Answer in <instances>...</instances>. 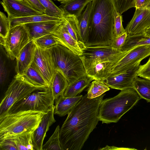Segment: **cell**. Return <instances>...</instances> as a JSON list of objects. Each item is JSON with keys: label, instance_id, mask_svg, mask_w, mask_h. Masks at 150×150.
<instances>
[{"label": "cell", "instance_id": "obj_1", "mask_svg": "<svg viewBox=\"0 0 150 150\" xmlns=\"http://www.w3.org/2000/svg\"><path fill=\"white\" fill-rule=\"evenodd\" d=\"M105 94L89 99L83 96L68 114L59 131L63 150H80L99 121L100 104Z\"/></svg>", "mask_w": 150, "mask_h": 150}, {"label": "cell", "instance_id": "obj_2", "mask_svg": "<svg viewBox=\"0 0 150 150\" xmlns=\"http://www.w3.org/2000/svg\"><path fill=\"white\" fill-rule=\"evenodd\" d=\"M116 11L114 0H92L86 47L111 45Z\"/></svg>", "mask_w": 150, "mask_h": 150}, {"label": "cell", "instance_id": "obj_3", "mask_svg": "<svg viewBox=\"0 0 150 150\" xmlns=\"http://www.w3.org/2000/svg\"><path fill=\"white\" fill-rule=\"evenodd\" d=\"M141 99L132 87L121 90L114 97L103 100L99 110V121L102 123L117 122Z\"/></svg>", "mask_w": 150, "mask_h": 150}, {"label": "cell", "instance_id": "obj_4", "mask_svg": "<svg viewBox=\"0 0 150 150\" xmlns=\"http://www.w3.org/2000/svg\"><path fill=\"white\" fill-rule=\"evenodd\" d=\"M49 49L56 70L63 74L69 84L86 75L79 55L59 44Z\"/></svg>", "mask_w": 150, "mask_h": 150}, {"label": "cell", "instance_id": "obj_5", "mask_svg": "<svg viewBox=\"0 0 150 150\" xmlns=\"http://www.w3.org/2000/svg\"><path fill=\"white\" fill-rule=\"evenodd\" d=\"M44 114L30 111L7 115L0 119V140L23 133H33Z\"/></svg>", "mask_w": 150, "mask_h": 150}, {"label": "cell", "instance_id": "obj_6", "mask_svg": "<svg viewBox=\"0 0 150 150\" xmlns=\"http://www.w3.org/2000/svg\"><path fill=\"white\" fill-rule=\"evenodd\" d=\"M54 100L50 87L38 90L15 103L7 115L30 111L46 113L54 107Z\"/></svg>", "mask_w": 150, "mask_h": 150}, {"label": "cell", "instance_id": "obj_7", "mask_svg": "<svg viewBox=\"0 0 150 150\" xmlns=\"http://www.w3.org/2000/svg\"><path fill=\"white\" fill-rule=\"evenodd\" d=\"M46 88L34 86L16 75L1 101L0 119L7 115L9 109L15 103L35 91Z\"/></svg>", "mask_w": 150, "mask_h": 150}, {"label": "cell", "instance_id": "obj_8", "mask_svg": "<svg viewBox=\"0 0 150 150\" xmlns=\"http://www.w3.org/2000/svg\"><path fill=\"white\" fill-rule=\"evenodd\" d=\"M31 41L25 24H21L10 28L5 38L0 37V43L8 57L13 60L18 58L22 49Z\"/></svg>", "mask_w": 150, "mask_h": 150}, {"label": "cell", "instance_id": "obj_9", "mask_svg": "<svg viewBox=\"0 0 150 150\" xmlns=\"http://www.w3.org/2000/svg\"><path fill=\"white\" fill-rule=\"evenodd\" d=\"M122 52L113 48L111 45L86 47L79 56L85 69L95 62L119 61L129 50Z\"/></svg>", "mask_w": 150, "mask_h": 150}, {"label": "cell", "instance_id": "obj_10", "mask_svg": "<svg viewBox=\"0 0 150 150\" xmlns=\"http://www.w3.org/2000/svg\"><path fill=\"white\" fill-rule=\"evenodd\" d=\"M149 56H150V45L135 46L115 64L108 76L120 74L139 65L143 59Z\"/></svg>", "mask_w": 150, "mask_h": 150}, {"label": "cell", "instance_id": "obj_11", "mask_svg": "<svg viewBox=\"0 0 150 150\" xmlns=\"http://www.w3.org/2000/svg\"><path fill=\"white\" fill-rule=\"evenodd\" d=\"M33 62L50 87L56 70L49 49H43L36 46Z\"/></svg>", "mask_w": 150, "mask_h": 150}, {"label": "cell", "instance_id": "obj_12", "mask_svg": "<svg viewBox=\"0 0 150 150\" xmlns=\"http://www.w3.org/2000/svg\"><path fill=\"white\" fill-rule=\"evenodd\" d=\"M150 26V3L145 8H136L132 18L125 29L128 35L144 34Z\"/></svg>", "mask_w": 150, "mask_h": 150}, {"label": "cell", "instance_id": "obj_13", "mask_svg": "<svg viewBox=\"0 0 150 150\" xmlns=\"http://www.w3.org/2000/svg\"><path fill=\"white\" fill-rule=\"evenodd\" d=\"M0 3L9 20L42 14L23 0H1Z\"/></svg>", "mask_w": 150, "mask_h": 150}, {"label": "cell", "instance_id": "obj_14", "mask_svg": "<svg viewBox=\"0 0 150 150\" xmlns=\"http://www.w3.org/2000/svg\"><path fill=\"white\" fill-rule=\"evenodd\" d=\"M57 44L63 46L79 55L86 46L81 42L77 41L70 35L66 27L64 20L56 27L52 34Z\"/></svg>", "mask_w": 150, "mask_h": 150}, {"label": "cell", "instance_id": "obj_15", "mask_svg": "<svg viewBox=\"0 0 150 150\" xmlns=\"http://www.w3.org/2000/svg\"><path fill=\"white\" fill-rule=\"evenodd\" d=\"M139 66L120 74L108 76L103 81L109 87L121 91L132 87L134 78L138 76Z\"/></svg>", "mask_w": 150, "mask_h": 150}, {"label": "cell", "instance_id": "obj_16", "mask_svg": "<svg viewBox=\"0 0 150 150\" xmlns=\"http://www.w3.org/2000/svg\"><path fill=\"white\" fill-rule=\"evenodd\" d=\"M54 105L45 113L37 127L33 133L32 141L35 150H42L44 140L50 127L55 122L54 117Z\"/></svg>", "mask_w": 150, "mask_h": 150}, {"label": "cell", "instance_id": "obj_17", "mask_svg": "<svg viewBox=\"0 0 150 150\" xmlns=\"http://www.w3.org/2000/svg\"><path fill=\"white\" fill-rule=\"evenodd\" d=\"M64 20L42 21L24 24L31 40L34 41L44 36L52 34Z\"/></svg>", "mask_w": 150, "mask_h": 150}, {"label": "cell", "instance_id": "obj_18", "mask_svg": "<svg viewBox=\"0 0 150 150\" xmlns=\"http://www.w3.org/2000/svg\"><path fill=\"white\" fill-rule=\"evenodd\" d=\"M36 47L34 41L31 40L21 50L16 60V75H22L33 62Z\"/></svg>", "mask_w": 150, "mask_h": 150}, {"label": "cell", "instance_id": "obj_19", "mask_svg": "<svg viewBox=\"0 0 150 150\" xmlns=\"http://www.w3.org/2000/svg\"><path fill=\"white\" fill-rule=\"evenodd\" d=\"M118 61L95 62L85 69L86 74L95 80L103 81L108 76L111 69Z\"/></svg>", "mask_w": 150, "mask_h": 150}, {"label": "cell", "instance_id": "obj_20", "mask_svg": "<svg viewBox=\"0 0 150 150\" xmlns=\"http://www.w3.org/2000/svg\"><path fill=\"white\" fill-rule=\"evenodd\" d=\"M83 96L82 95L70 97L60 96L54 100V114L60 117L68 115Z\"/></svg>", "mask_w": 150, "mask_h": 150}, {"label": "cell", "instance_id": "obj_21", "mask_svg": "<svg viewBox=\"0 0 150 150\" xmlns=\"http://www.w3.org/2000/svg\"><path fill=\"white\" fill-rule=\"evenodd\" d=\"M93 0H67L61 2L59 7L65 16L74 15L78 18L86 6Z\"/></svg>", "mask_w": 150, "mask_h": 150}, {"label": "cell", "instance_id": "obj_22", "mask_svg": "<svg viewBox=\"0 0 150 150\" xmlns=\"http://www.w3.org/2000/svg\"><path fill=\"white\" fill-rule=\"evenodd\" d=\"M17 76L35 86L50 87L33 62L22 75Z\"/></svg>", "mask_w": 150, "mask_h": 150}, {"label": "cell", "instance_id": "obj_23", "mask_svg": "<svg viewBox=\"0 0 150 150\" xmlns=\"http://www.w3.org/2000/svg\"><path fill=\"white\" fill-rule=\"evenodd\" d=\"M94 80V78L87 75L79 78L69 85L63 96L66 97L77 96Z\"/></svg>", "mask_w": 150, "mask_h": 150}, {"label": "cell", "instance_id": "obj_24", "mask_svg": "<svg viewBox=\"0 0 150 150\" xmlns=\"http://www.w3.org/2000/svg\"><path fill=\"white\" fill-rule=\"evenodd\" d=\"M69 85L67 79L63 74L60 71L56 70L50 86L54 100L63 95Z\"/></svg>", "mask_w": 150, "mask_h": 150}, {"label": "cell", "instance_id": "obj_25", "mask_svg": "<svg viewBox=\"0 0 150 150\" xmlns=\"http://www.w3.org/2000/svg\"><path fill=\"white\" fill-rule=\"evenodd\" d=\"M91 5L92 1L87 4L84 11L77 18L78 21L79 41L84 44L86 42L88 37L89 16Z\"/></svg>", "mask_w": 150, "mask_h": 150}, {"label": "cell", "instance_id": "obj_26", "mask_svg": "<svg viewBox=\"0 0 150 150\" xmlns=\"http://www.w3.org/2000/svg\"><path fill=\"white\" fill-rule=\"evenodd\" d=\"M64 19V18L60 19L50 17L43 14L13 18L10 19V28L16 25L21 24L42 21H60Z\"/></svg>", "mask_w": 150, "mask_h": 150}, {"label": "cell", "instance_id": "obj_27", "mask_svg": "<svg viewBox=\"0 0 150 150\" xmlns=\"http://www.w3.org/2000/svg\"><path fill=\"white\" fill-rule=\"evenodd\" d=\"M132 87L141 99H144L150 103V79L137 76L134 80Z\"/></svg>", "mask_w": 150, "mask_h": 150}, {"label": "cell", "instance_id": "obj_28", "mask_svg": "<svg viewBox=\"0 0 150 150\" xmlns=\"http://www.w3.org/2000/svg\"><path fill=\"white\" fill-rule=\"evenodd\" d=\"M141 45H150V37L143 34L128 35L121 51H128L135 46Z\"/></svg>", "mask_w": 150, "mask_h": 150}, {"label": "cell", "instance_id": "obj_29", "mask_svg": "<svg viewBox=\"0 0 150 150\" xmlns=\"http://www.w3.org/2000/svg\"><path fill=\"white\" fill-rule=\"evenodd\" d=\"M89 86L87 94L89 99L99 96L110 89L103 81L97 79L94 80Z\"/></svg>", "mask_w": 150, "mask_h": 150}, {"label": "cell", "instance_id": "obj_30", "mask_svg": "<svg viewBox=\"0 0 150 150\" xmlns=\"http://www.w3.org/2000/svg\"><path fill=\"white\" fill-rule=\"evenodd\" d=\"M33 133H23L12 136L18 150H34L32 141Z\"/></svg>", "mask_w": 150, "mask_h": 150}, {"label": "cell", "instance_id": "obj_31", "mask_svg": "<svg viewBox=\"0 0 150 150\" xmlns=\"http://www.w3.org/2000/svg\"><path fill=\"white\" fill-rule=\"evenodd\" d=\"M45 8V14L52 17L63 19L65 15L63 11L57 7L51 0H39Z\"/></svg>", "mask_w": 150, "mask_h": 150}, {"label": "cell", "instance_id": "obj_32", "mask_svg": "<svg viewBox=\"0 0 150 150\" xmlns=\"http://www.w3.org/2000/svg\"><path fill=\"white\" fill-rule=\"evenodd\" d=\"M64 21L69 34L75 40L80 42L79 39L78 21L77 18L74 15H66L64 17Z\"/></svg>", "mask_w": 150, "mask_h": 150}, {"label": "cell", "instance_id": "obj_33", "mask_svg": "<svg viewBox=\"0 0 150 150\" xmlns=\"http://www.w3.org/2000/svg\"><path fill=\"white\" fill-rule=\"evenodd\" d=\"M60 129L59 125H58L53 134L43 145L42 150H63L59 139Z\"/></svg>", "mask_w": 150, "mask_h": 150}, {"label": "cell", "instance_id": "obj_34", "mask_svg": "<svg viewBox=\"0 0 150 150\" xmlns=\"http://www.w3.org/2000/svg\"><path fill=\"white\" fill-rule=\"evenodd\" d=\"M33 41L37 46L43 49H49L57 44L52 34L44 36Z\"/></svg>", "mask_w": 150, "mask_h": 150}, {"label": "cell", "instance_id": "obj_35", "mask_svg": "<svg viewBox=\"0 0 150 150\" xmlns=\"http://www.w3.org/2000/svg\"><path fill=\"white\" fill-rule=\"evenodd\" d=\"M122 17V14L116 11L115 13L113 24V34L114 38L117 37L126 31L123 27Z\"/></svg>", "mask_w": 150, "mask_h": 150}, {"label": "cell", "instance_id": "obj_36", "mask_svg": "<svg viewBox=\"0 0 150 150\" xmlns=\"http://www.w3.org/2000/svg\"><path fill=\"white\" fill-rule=\"evenodd\" d=\"M10 20L5 14L1 11L0 12V36L4 38L7 36L10 29Z\"/></svg>", "mask_w": 150, "mask_h": 150}, {"label": "cell", "instance_id": "obj_37", "mask_svg": "<svg viewBox=\"0 0 150 150\" xmlns=\"http://www.w3.org/2000/svg\"><path fill=\"white\" fill-rule=\"evenodd\" d=\"M117 11L122 14L130 8L135 7V0H114Z\"/></svg>", "mask_w": 150, "mask_h": 150}, {"label": "cell", "instance_id": "obj_38", "mask_svg": "<svg viewBox=\"0 0 150 150\" xmlns=\"http://www.w3.org/2000/svg\"><path fill=\"white\" fill-rule=\"evenodd\" d=\"M0 150H18L12 137H7L0 140Z\"/></svg>", "mask_w": 150, "mask_h": 150}, {"label": "cell", "instance_id": "obj_39", "mask_svg": "<svg viewBox=\"0 0 150 150\" xmlns=\"http://www.w3.org/2000/svg\"><path fill=\"white\" fill-rule=\"evenodd\" d=\"M128 36L126 31L121 35L113 38L112 42L110 45L114 49L121 51V50L125 45Z\"/></svg>", "mask_w": 150, "mask_h": 150}, {"label": "cell", "instance_id": "obj_40", "mask_svg": "<svg viewBox=\"0 0 150 150\" xmlns=\"http://www.w3.org/2000/svg\"><path fill=\"white\" fill-rule=\"evenodd\" d=\"M137 75L138 76L142 78H150V57L145 64L139 65Z\"/></svg>", "mask_w": 150, "mask_h": 150}, {"label": "cell", "instance_id": "obj_41", "mask_svg": "<svg viewBox=\"0 0 150 150\" xmlns=\"http://www.w3.org/2000/svg\"><path fill=\"white\" fill-rule=\"evenodd\" d=\"M23 0L36 10L42 14H45V8L41 4L39 0Z\"/></svg>", "mask_w": 150, "mask_h": 150}, {"label": "cell", "instance_id": "obj_42", "mask_svg": "<svg viewBox=\"0 0 150 150\" xmlns=\"http://www.w3.org/2000/svg\"><path fill=\"white\" fill-rule=\"evenodd\" d=\"M150 3V0H135L136 8H144Z\"/></svg>", "mask_w": 150, "mask_h": 150}, {"label": "cell", "instance_id": "obj_43", "mask_svg": "<svg viewBox=\"0 0 150 150\" xmlns=\"http://www.w3.org/2000/svg\"><path fill=\"white\" fill-rule=\"evenodd\" d=\"M143 34L146 36L150 37V26L146 30L144 33Z\"/></svg>", "mask_w": 150, "mask_h": 150}, {"label": "cell", "instance_id": "obj_44", "mask_svg": "<svg viewBox=\"0 0 150 150\" xmlns=\"http://www.w3.org/2000/svg\"><path fill=\"white\" fill-rule=\"evenodd\" d=\"M54 0L57 1H59L60 2H63V1H66L67 0Z\"/></svg>", "mask_w": 150, "mask_h": 150}, {"label": "cell", "instance_id": "obj_45", "mask_svg": "<svg viewBox=\"0 0 150 150\" xmlns=\"http://www.w3.org/2000/svg\"><path fill=\"white\" fill-rule=\"evenodd\" d=\"M148 79H150V78H148Z\"/></svg>", "mask_w": 150, "mask_h": 150}]
</instances>
